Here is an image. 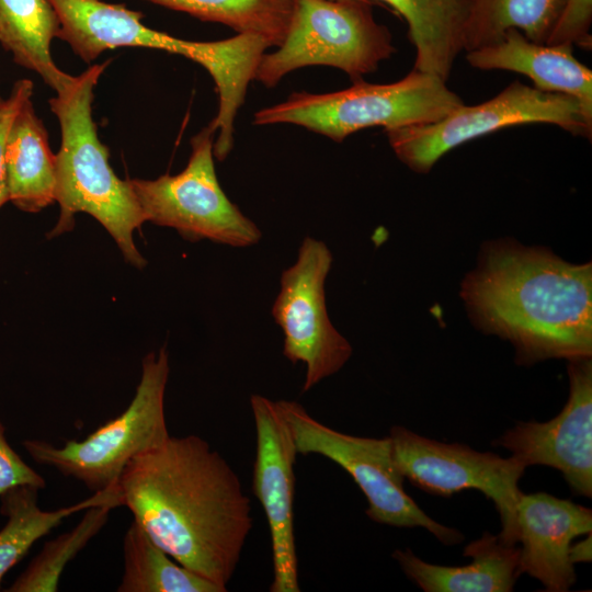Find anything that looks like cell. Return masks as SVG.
Returning a JSON list of instances; mask_svg holds the SVG:
<instances>
[{
    "label": "cell",
    "instance_id": "1",
    "mask_svg": "<svg viewBox=\"0 0 592 592\" xmlns=\"http://www.w3.org/2000/svg\"><path fill=\"white\" fill-rule=\"evenodd\" d=\"M121 505L178 563L225 591L252 530L250 498L201 436H169L136 455L117 483Z\"/></svg>",
    "mask_w": 592,
    "mask_h": 592
},
{
    "label": "cell",
    "instance_id": "2",
    "mask_svg": "<svg viewBox=\"0 0 592 592\" xmlns=\"http://www.w3.org/2000/svg\"><path fill=\"white\" fill-rule=\"evenodd\" d=\"M471 322L512 343L515 362L592 356V263L512 238L485 242L462 283Z\"/></svg>",
    "mask_w": 592,
    "mask_h": 592
},
{
    "label": "cell",
    "instance_id": "3",
    "mask_svg": "<svg viewBox=\"0 0 592 592\" xmlns=\"http://www.w3.org/2000/svg\"><path fill=\"white\" fill-rule=\"evenodd\" d=\"M110 62L93 64L72 76L48 100L61 133L55 190L60 214L48 237L72 230L75 216L87 213L112 236L126 262L144 269L147 261L133 237L145 223L144 216L129 181L112 169L110 150L100 140L93 119L94 89Z\"/></svg>",
    "mask_w": 592,
    "mask_h": 592
},
{
    "label": "cell",
    "instance_id": "4",
    "mask_svg": "<svg viewBox=\"0 0 592 592\" xmlns=\"http://www.w3.org/2000/svg\"><path fill=\"white\" fill-rule=\"evenodd\" d=\"M49 1L59 20L58 38L87 64L109 49L143 47L181 55L203 66L216 86L215 121L221 127L234 125L249 82L271 47L263 37L247 33L213 42L178 38L145 25L140 11L103 0Z\"/></svg>",
    "mask_w": 592,
    "mask_h": 592
},
{
    "label": "cell",
    "instance_id": "5",
    "mask_svg": "<svg viewBox=\"0 0 592 592\" xmlns=\"http://www.w3.org/2000/svg\"><path fill=\"white\" fill-rule=\"evenodd\" d=\"M463 104L446 81L412 69L391 83L358 80L330 93L294 92L285 101L258 111L253 124H295L341 143L364 128L433 123Z\"/></svg>",
    "mask_w": 592,
    "mask_h": 592
},
{
    "label": "cell",
    "instance_id": "6",
    "mask_svg": "<svg viewBox=\"0 0 592 592\" xmlns=\"http://www.w3.org/2000/svg\"><path fill=\"white\" fill-rule=\"evenodd\" d=\"M169 372L166 348L149 352L143 358L135 396L119 415L82 441L68 440L62 446H55L43 440H25L24 449L35 463L77 479L93 492L115 487L136 455L170 436L164 414Z\"/></svg>",
    "mask_w": 592,
    "mask_h": 592
},
{
    "label": "cell",
    "instance_id": "7",
    "mask_svg": "<svg viewBox=\"0 0 592 592\" xmlns=\"http://www.w3.org/2000/svg\"><path fill=\"white\" fill-rule=\"evenodd\" d=\"M395 50L369 0H294L286 37L277 50L262 56L254 80L271 88L298 68L330 66L355 82Z\"/></svg>",
    "mask_w": 592,
    "mask_h": 592
},
{
    "label": "cell",
    "instance_id": "8",
    "mask_svg": "<svg viewBox=\"0 0 592 592\" xmlns=\"http://www.w3.org/2000/svg\"><path fill=\"white\" fill-rule=\"evenodd\" d=\"M545 123L591 138L592 121L570 95L537 90L514 81L492 99L465 105L422 125L385 129L398 159L417 173H428L453 148L496 130Z\"/></svg>",
    "mask_w": 592,
    "mask_h": 592
},
{
    "label": "cell",
    "instance_id": "9",
    "mask_svg": "<svg viewBox=\"0 0 592 592\" xmlns=\"http://www.w3.org/2000/svg\"><path fill=\"white\" fill-rule=\"evenodd\" d=\"M277 405L297 453L323 456L348 471L367 500L365 513L371 520L395 527L425 528L444 545L464 539L459 531L430 517L406 492L389 436L346 434L319 422L296 401L278 400Z\"/></svg>",
    "mask_w": 592,
    "mask_h": 592
},
{
    "label": "cell",
    "instance_id": "10",
    "mask_svg": "<svg viewBox=\"0 0 592 592\" xmlns=\"http://www.w3.org/2000/svg\"><path fill=\"white\" fill-rule=\"evenodd\" d=\"M215 134L208 124L193 136L187 164L180 173L128 181L145 221L173 228L190 242L207 239L235 248L249 247L260 241L262 232L218 182Z\"/></svg>",
    "mask_w": 592,
    "mask_h": 592
},
{
    "label": "cell",
    "instance_id": "11",
    "mask_svg": "<svg viewBox=\"0 0 592 592\" xmlns=\"http://www.w3.org/2000/svg\"><path fill=\"white\" fill-rule=\"evenodd\" d=\"M389 437L403 478L424 492L441 497L480 491L499 513L500 540L517 544L516 510L523 494L519 481L526 469L521 462L459 443L439 442L399 425L391 428Z\"/></svg>",
    "mask_w": 592,
    "mask_h": 592
},
{
    "label": "cell",
    "instance_id": "12",
    "mask_svg": "<svg viewBox=\"0 0 592 592\" xmlns=\"http://www.w3.org/2000/svg\"><path fill=\"white\" fill-rule=\"evenodd\" d=\"M332 253L320 240L305 237L295 263L285 269L272 316L284 333L283 354L306 366L303 391L339 372L352 355L350 342L329 319L325 283Z\"/></svg>",
    "mask_w": 592,
    "mask_h": 592
},
{
    "label": "cell",
    "instance_id": "13",
    "mask_svg": "<svg viewBox=\"0 0 592 592\" xmlns=\"http://www.w3.org/2000/svg\"><path fill=\"white\" fill-rule=\"evenodd\" d=\"M257 433L252 489L269 524L273 581L271 592H299L294 534V464L297 451L277 401L251 395Z\"/></svg>",
    "mask_w": 592,
    "mask_h": 592
},
{
    "label": "cell",
    "instance_id": "14",
    "mask_svg": "<svg viewBox=\"0 0 592 592\" xmlns=\"http://www.w3.org/2000/svg\"><path fill=\"white\" fill-rule=\"evenodd\" d=\"M569 396L546 422L520 421L496 443L525 467L559 470L577 496L592 497V360L568 361Z\"/></svg>",
    "mask_w": 592,
    "mask_h": 592
},
{
    "label": "cell",
    "instance_id": "15",
    "mask_svg": "<svg viewBox=\"0 0 592 592\" xmlns=\"http://www.w3.org/2000/svg\"><path fill=\"white\" fill-rule=\"evenodd\" d=\"M516 524L520 573L537 579L548 592L570 590L577 580L570 546L592 532V510L545 492L523 493Z\"/></svg>",
    "mask_w": 592,
    "mask_h": 592
},
{
    "label": "cell",
    "instance_id": "16",
    "mask_svg": "<svg viewBox=\"0 0 592 592\" xmlns=\"http://www.w3.org/2000/svg\"><path fill=\"white\" fill-rule=\"evenodd\" d=\"M466 59L474 68L514 71L537 90L570 95L592 121V71L573 56L571 45L537 44L510 29L500 42L467 52Z\"/></svg>",
    "mask_w": 592,
    "mask_h": 592
},
{
    "label": "cell",
    "instance_id": "17",
    "mask_svg": "<svg viewBox=\"0 0 592 592\" xmlns=\"http://www.w3.org/2000/svg\"><path fill=\"white\" fill-rule=\"evenodd\" d=\"M463 555L471 561L453 567L429 563L409 548L392 553L405 574L425 592H511L521 576L520 547L498 535L486 532Z\"/></svg>",
    "mask_w": 592,
    "mask_h": 592
},
{
    "label": "cell",
    "instance_id": "18",
    "mask_svg": "<svg viewBox=\"0 0 592 592\" xmlns=\"http://www.w3.org/2000/svg\"><path fill=\"white\" fill-rule=\"evenodd\" d=\"M32 98L14 116L4 150L9 202L26 213L52 205L56 190V153Z\"/></svg>",
    "mask_w": 592,
    "mask_h": 592
},
{
    "label": "cell",
    "instance_id": "19",
    "mask_svg": "<svg viewBox=\"0 0 592 592\" xmlns=\"http://www.w3.org/2000/svg\"><path fill=\"white\" fill-rule=\"evenodd\" d=\"M408 24L415 48L413 70L447 81L464 50V35L473 0H379Z\"/></svg>",
    "mask_w": 592,
    "mask_h": 592
},
{
    "label": "cell",
    "instance_id": "20",
    "mask_svg": "<svg viewBox=\"0 0 592 592\" xmlns=\"http://www.w3.org/2000/svg\"><path fill=\"white\" fill-rule=\"evenodd\" d=\"M59 20L49 0H0V45L16 65L38 75L55 92L72 76L54 61Z\"/></svg>",
    "mask_w": 592,
    "mask_h": 592
},
{
    "label": "cell",
    "instance_id": "21",
    "mask_svg": "<svg viewBox=\"0 0 592 592\" xmlns=\"http://www.w3.org/2000/svg\"><path fill=\"white\" fill-rule=\"evenodd\" d=\"M21 485L0 497V513L7 517L0 530V588L3 577L27 554L30 548L62 520L73 513L109 501L119 505L117 487L94 492L92 497L70 506L44 511L38 506V491Z\"/></svg>",
    "mask_w": 592,
    "mask_h": 592
},
{
    "label": "cell",
    "instance_id": "22",
    "mask_svg": "<svg viewBox=\"0 0 592 592\" xmlns=\"http://www.w3.org/2000/svg\"><path fill=\"white\" fill-rule=\"evenodd\" d=\"M566 0H473L464 35V50L500 42L516 29L537 44H546Z\"/></svg>",
    "mask_w": 592,
    "mask_h": 592
},
{
    "label": "cell",
    "instance_id": "23",
    "mask_svg": "<svg viewBox=\"0 0 592 592\" xmlns=\"http://www.w3.org/2000/svg\"><path fill=\"white\" fill-rule=\"evenodd\" d=\"M118 592H225L172 559L133 521L124 536Z\"/></svg>",
    "mask_w": 592,
    "mask_h": 592
},
{
    "label": "cell",
    "instance_id": "24",
    "mask_svg": "<svg viewBox=\"0 0 592 592\" xmlns=\"http://www.w3.org/2000/svg\"><path fill=\"white\" fill-rule=\"evenodd\" d=\"M191 14L202 21L227 25L238 34H255L280 46L287 34L294 0H147Z\"/></svg>",
    "mask_w": 592,
    "mask_h": 592
},
{
    "label": "cell",
    "instance_id": "25",
    "mask_svg": "<svg viewBox=\"0 0 592 592\" xmlns=\"http://www.w3.org/2000/svg\"><path fill=\"white\" fill-rule=\"evenodd\" d=\"M116 506H119L116 501H109L86 509L83 517L71 531L45 543L39 554L5 591H57L66 565L103 528L110 511Z\"/></svg>",
    "mask_w": 592,
    "mask_h": 592
},
{
    "label": "cell",
    "instance_id": "26",
    "mask_svg": "<svg viewBox=\"0 0 592 592\" xmlns=\"http://www.w3.org/2000/svg\"><path fill=\"white\" fill-rule=\"evenodd\" d=\"M591 22L592 0H566L546 44L591 49Z\"/></svg>",
    "mask_w": 592,
    "mask_h": 592
},
{
    "label": "cell",
    "instance_id": "27",
    "mask_svg": "<svg viewBox=\"0 0 592 592\" xmlns=\"http://www.w3.org/2000/svg\"><path fill=\"white\" fill-rule=\"evenodd\" d=\"M21 485L44 489L46 481L11 447L5 436V428L0 422V497Z\"/></svg>",
    "mask_w": 592,
    "mask_h": 592
},
{
    "label": "cell",
    "instance_id": "28",
    "mask_svg": "<svg viewBox=\"0 0 592 592\" xmlns=\"http://www.w3.org/2000/svg\"><path fill=\"white\" fill-rule=\"evenodd\" d=\"M34 93V83L30 79H20L14 82L9 96L0 107V208L9 202L4 150L8 133L14 116L24 101Z\"/></svg>",
    "mask_w": 592,
    "mask_h": 592
},
{
    "label": "cell",
    "instance_id": "29",
    "mask_svg": "<svg viewBox=\"0 0 592 592\" xmlns=\"http://www.w3.org/2000/svg\"><path fill=\"white\" fill-rule=\"evenodd\" d=\"M569 557L573 565L578 562H590L592 560L591 533L584 539L571 544Z\"/></svg>",
    "mask_w": 592,
    "mask_h": 592
},
{
    "label": "cell",
    "instance_id": "30",
    "mask_svg": "<svg viewBox=\"0 0 592 592\" xmlns=\"http://www.w3.org/2000/svg\"><path fill=\"white\" fill-rule=\"evenodd\" d=\"M3 101H4V100H3V99L1 98V95H0V107H1V105H2V103H3Z\"/></svg>",
    "mask_w": 592,
    "mask_h": 592
}]
</instances>
